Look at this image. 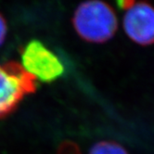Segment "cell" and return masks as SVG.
Masks as SVG:
<instances>
[{
    "instance_id": "8992f818",
    "label": "cell",
    "mask_w": 154,
    "mask_h": 154,
    "mask_svg": "<svg viewBox=\"0 0 154 154\" xmlns=\"http://www.w3.org/2000/svg\"><path fill=\"white\" fill-rule=\"evenodd\" d=\"M57 154H82V152L79 146L75 142L71 140H64L60 144Z\"/></svg>"
},
{
    "instance_id": "277c9868",
    "label": "cell",
    "mask_w": 154,
    "mask_h": 154,
    "mask_svg": "<svg viewBox=\"0 0 154 154\" xmlns=\"http://www.w3.org/2000/svg\"><path fill=\"white\" fill-rule=\"evenodd\" d=\"M123 19L126 35L137 45L154 44V7L144 1H131Z\"/></svg>"
},
{
    "instance_id": "5b68a950",
    "label": "cell",
    "mask_w": 154,
    "mask_h": 154,
    "mask_svg": "<svg viewBox=\"0 0 154 154\" xmlns=\"http://www.w3.org/2000/svg\"><path fill=\"white\" fill-rule=\"evenodd\" d=\"M89 154H129L119 143L114 141H100L91 148Z\"/></svg>"
},
{
    "instance_id": "6da1fadb",
    "label": "cell",
    "mask_w": 154,
    "mask_h": 154,
    "mask_svg": "<svg viewBox=\"0 0 154 154\" xmlns=\"http://www.w3.org/2000/svg\"><path fill=\"white\" fill-rule=\"evenodd\" d=\"M72 25L83 40L102 44L114 36L118 20L114 9L108 3L92 0L77 7L72 17Z\"/></svg>"
},
{
    "instance_id": "7a4b0ae2",
    "label": "cell",
    "mask_w": 154,
    "mask_h": 154,
    "mask_svg": "<svg viewBox=\"0 0 154 154\" xmlns=\"http://www.w3.org/2000/svg\"><path fill=\"white\" fill-rule=\"evenodd\" d=\"M36 81L17 61L0 64V120L15 112L27 95L36 91Z\"/></svg>"
},
{
    "instance_id": "52a82bcc",
    "label": "cell",
    "mask_w": 154,
    "mask_h": 154,
    "mask_svg": "<svg viewBox=\"0 0 154 154\" xmlns=\"http://www.w3.org/2000/svg\"><path fill=\"white\" fill-rule=\"evenodd\" d=\"M8 34V23L3 14L0 12V47L3 45Z\"/></svg>"
},
{
    "instance_id": "3957f363",
    "label": "cell",
    "mask_w": 154,
    "mask_h": 154,
    "mask_svg": "<svg viewBox=\"0 0 154 154\" xmlns=\"http://www.w3.org/2000/svg\"><path fill=\"white\" fill-rule=\"evenodd\" d=\"M20 57L23 67L36 80L52 83L64 74L61 60L40 40L29 41L21 48Z\"/></svg>"
}]
</instances>
